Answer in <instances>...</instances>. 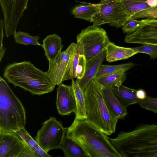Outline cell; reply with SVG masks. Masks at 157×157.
I'll list each match as a JSON object with an SVG mask.
<instances>
[{
	"label": "cell",
	"mask_w": 157,
	"mask_h": 157,
	"mask_svg": "<svg viewBox=\"0 0 157 157\" xmlns=\"http://www.w3.org/2000/svg\"><path fill=\"white\" fill-rule=\"evenodd\" d=\"M133 50L138 53L147 54L150 56L151 59H155L157 58V45L144 44L143 45L133 48Z\"/></svg>",
	"instance_id": "484cf974"
},
{
	"label": "cell",
	"mask_w": 157,
	"mask_h": 157,
	"mask_svg": "<svg viewBox=\"0 0 157 157\" xmlns=\"http://www.w3.org/2000/svg\"><path fill=\"white\" fill-rule=\"evenodd\" d=\"M83 45L81 42L75 43L72 56L70 72V79L76 78V68L77 65L80 55L83 54Z\"/></svg>",
	"instance_id": "d4e9b609"
},
{
	"label": "cell",
	"mask_w": 157,
	"mask_h": 157,
	"mask_svg": "<svg viewBox=\"0 0 157 157\" xmlns=\"http://www.w3.org/2000/svg\"><path fill=\"white\" fill-rule=\"evenodd\" d=\"M24 143L15 132L0 133V157H20Z\"/></svg>",
	"instance_id": "7c38bea8"
},
{
	"label": "cell",
	"mask_w": 157,
	"mask_h": 157,
	"mask_svg": "<svg viewBox=\"0 0 157 157\" xmlns=\"http://www.w3.org/2000/svg\"><path fill=\"white\" fill-rule=\"evenodd\" d=\"M66 133L81 145L89 157H122L107 135L86 119L75 118Z\"/></svg>",
	"instance_id": "7a4b0ae2"
},
{
	"label": "cell",
	"mask_w": 157,
	"mask_h": 157,
	"mask_svg": "<svg viewBox=\"0 0 157 157\" xmlns=\"http://www.w3.org/2000/svg\"><path fill=\"white\" fill-rule=\"evenodd\" d=\"M125 72L121 71L95 79L102 87H109L111 89L117 88L122 85L125 80Z\"/></svg>",
	"instance_id": "7402d4cb"
},
{
	"label": "cell",
	"mask_w": 157,
	"mask_h": 157,
	"mask_svg": "<svg viewBox=\"0 0 157 157\" xmlns=\"http://www.w3.org/2000/svg\"><path fill=\"white\" fill-rule=\"evenodd\" d=\"M109 139L122 157H157L156 124L139 125L131 131L120 132L115 138Z\"/></svg>",
	"instance_id": "6da1fadb"
},
{
	"label": "cell",
	"mask_w": 157,
	"mask_h": 157,
	"mask_svg": "<svg viewBox=\"0 0 157 157\" xmlns=\"http://www.w3.org/2000/svg\"><path fill=\"white\" fill-rule=\"evenodd\" d=\"M143 20H138L131 17L129 18L122 26L124 33H129L136 30L143 23Z\"/></svg>",
	"instance_id": "f1b7e54d"
},
{
	"label": "cell",
	"mask_w": 157,
	"mask_h": 157,
	"mask_svg": "<svg viewBox=\"0 0 157 157\" xmlns=\"http://www.w3.org/2000/svg\"><path fill=\"white\" fill-rule=\"evenodd\" d=\"M76 39L77 42H81L83 44V54L87 61L105 48L110 42L103 28L93 25L82 30Z\"/></svg>",
	"instance_id": "8992f818"
},
{
	"label": "cell",
	"mask_w": 157,
	"mask_h": 157,
	"mask_svg": "<svg viewBox=\"0 0 157 157\" xmlns=\"http://www.w3.org/2000/svg\"><path fill=\"white\" fill-rule=\"evenodd\" d=\"M61 122L52 117L44 122L38 131L35 140L46 152L53 149H59L67 132Z\"/></svg>",
	"instance_id": "52a82bcc"
},
{
	"label": "cell",
	"mask_w": 157,
	"mask_h": 157,
	"mask_svg": "<svg viewBox=\"0 0 157 157\" xmlns=\"http://www.w3.org/2000/svg\"><path fill=\"white\" fill-rule=\"evenodd\" d=\"M74 7L71 13L75 18H80L91 22L93 17L99 9V3H91L84 2Z\"/></svg>",
	"instance_id": "ac0fdd59"
},
{
	"label": "cell",
	"mask_w": 157,
	"mask_h": 157,
	"mask_svg": "<svg viewBox=\"0 0 157 157\" xmlns=\"http://www.w3.org/2000/svg\"><path fill=\"white\" fill-rule=\"evenodd\" d=\"M61 38L56 34L48 35L43 40L41 46L48 61L55 59L61 52L63 46Z\"/></svg>",
	"instance_id": "2e32d148"
},
{
	"label": "cell",
	"mask_w": 157,
	"mask_h": 157,
	"mask_svg": "<svg viewBox=\"0 0 157 157\" xmlns=\"http://www.w3.org/2000/svg\"><path fill=\"white\" fill-rule=\"evenodd\" d=\"M75 45V43H72L55 59L49 61L48 69L46 72L55 85L70 80L71 62Z\"/></svg>",
	"instance_id": "30bf717a"
},
{
	"label": "cell",
	"mask_w": 157,
	"mask_h": 157,
	"mask_svg": "<svg viewBox=\"0 0 157 157\" xmlns=\"http://www.w3.org/2000/svg\"><path fill=\"white\" fill-rule=\"evenodd\" d=\"M86 60L84 54L79 56L78 62L76 68L77 80H79L84 76L85 73Z\"/></svg>",
	"instance_id": "4dcf8cb0"
},
{
	"label": "cell",
	"mask_w": 157,
	"mask_h": 157,
	"mask_svg": "<svg viewBox=\"0 0 157 157\" xmlns=\"http://www.w3.org/2000/svg\"><path fill=\"white\" fill-rule=\"evenodd\" d=\"M98 12L91 23L100 26L108 24L117 28L121 27L128 18L121 0H100Z\"/></svg>",
	"instance_id": "ba28073f"
},
{
	"label": "cell",
	"mask_w": 157,
	"mask_h": 157,
	"mask_svg": "<svg viewBox=\"0 0 157 157\" xmlns=\"http://www.w3.org/2000/svg\"><path fill=\"white\" fill-rule=\"evenodd\" d=\"M29 1L0 0L6 37H9L16 31L19 21L27 8Z\"/></svg>",
	"instance_id": "9c48e42d"
},
{
	"label": "cell",
	"mask_w": 157,
	"mask_h": 157,
	"mask_svg": "<svg viewBox=\"0 0 157 157\" xmlns=\"http://www.w3.org/2000/svg\"><path fill=\"white\" fill-rule=\"evenodd\" d=\"M56 106L59 114L62 116L75 113L76 104L74 91L71 86L62 83L57 89Z\"/></svg>",
	"instance_id": "4fadbf2b"
},
{
	"label": "cell",
	"mask_w": 157,
	"mask_h": 157,
	"mask_svg": "<svg viewBox=\"0 0 157 157\" xmlns=\"http://www.w3.org/2000/svg\"><path fill=\"white\" fill-rule=\"evenodd\" d=\"M106 56L105 48L87 61L85 73L83 77L76 81L83 91L90 82L94 79Z\"/></svg>",
	"instance_id": "5bb4252c"
},
{
	"label": "cell",
	"mask_w": 157,
	"mask_h": 157,
	"mask_svg": "<svg viewBox=\"0 0 157 157\" xmlns=\"http://www.w3.org/2000/svg\"><path fill=\"white\" fill-rule=\"evenodd\" d=\"M32 150L35 157H50L52 156L46 152L38 144Z\"/></svg>",
	"instance_id": "1f68e13d"
},
{
	"label": "cell",
	"mask_w": 157,
	"mask_h": 157,
	"mask_svg": "<svg viewBox=\"0 0 157 157\" xmlns=\"http://www.w3.org/2000/svg\"><path fill=\"white\" fill-rule=\"evenodd\" d=\"M131 17L135 19L144 18L157 20V6L139 12Z\"/></svg>",
	"instance_id": "4316f807"
},
{
	"label": "cell",
	"mask_w": 157,
	"mask_h": 157,
	"mask_svg": "<svg viewBox=\"0 0 157 157\" xmlns=\"http://www.w3.org/2000/svg\"><path fill=\"white\" fill-rule=\"evenodd\" d=\"M13 35L15 42L19 44L25 45H34L41 46V44L38 42L40 38L38 36H33L27 33L22 31H16Z\"/></svg>",
	"instance_id": "cb8c5ba5"
},
{
	"label": "cell",
	"mask_w": 157,
	"mask_h": 157,
	"mask_svg": "<svg viewBox=\"0 0 157 157\" xmlns=\"http://www.w3.org/2000/svg\"><path fill=\"white\" fill-rule=\"evenodd\" d=\"M113 93L125 107L135 104H139L143 100L138 99L136 96V90L122 85L119 87L112 89Z\"/></svg>",
	"instance_id": "d6986e66"
},
{
	"label": "cell",
	"mask_w": 157,
	"mask_h": 157,
	"mask_svg": "<svg viewBox=\"0 0 157 157\" xmlns=\"http://www.w3.org/2000/svg\"><path fill=\"white\" fill-rule=\"evenodd\" d=\"M20 137L23 142L31 148H34L38 145L25 129L22 128L14 131Z\"/></svg>",
	"instance_id": "83f0119b"
},
{
	"label": "cell",
	"mask_w": 157,
	"mask_h": 157,
	"mask_svg": "<svg viewBox=\"0 0 157 157\" xmlns=\"http://www.w3.org/2000/svg\"><path fill=\"white\" fill-rule=\"evenodd\" d=\"M102 86L93 79L84 91L86 120L107 136L115 132L118 119L108 109L103 99Z\"/></svg>",
	"instance_id": "277c9868"
},
{
	"label": "cell",
	"mask_w": 157,
	"mask_h": 157,
	"mask_svg": "<svg viewBox=\"0 0 157 157\" xmlns=\"http://www.w3.org/2000/svg\"><path fill=\"white\" fill-rule=\"evenodd\" d=\"M105 49V59L109 62L127 59L138 53L132 48L120 47L111 42Z\"/></svg>",
	"instance_id": "e0dca14e"
},
{
	"label": "cell",
	"mask_w": 157,
	"mask_h": 157,
	"mask_svg": "<svg viewBox=\"0 0 157 157\" xmlns=\"http://www.w3.org/2000/svg\"><path fill=\"white\" fill-rule=\"evenodd\" d=\"M26 114L20 100L0 77V133L14 132L25 128Z\"/></svg>",
	"instance_id": "5b68a950"
},
{
	"label": "cell",
	"mask_w": 157,
	"mask_h": 157,
	"mask_svg": "<svg viewBox=\"0 0 157 157\" xmlns=\"http://www.w3.org/2000/svg\"><path fill=\"white\" fill-rule=\"evenodd\" d=\"M136 94L137 98L141 100L145 99L147 97L146 92L142 89L137 90Z\"/></svg>",
	"instance_id": "836d02e7"
},
{
	"label": "cell",
	"mask_w": 157,
	"mask_h": 157,
	"mask_svg": "<svg viewBox=\"0 0 157 157\" xmlns=\"http://www.w3.org/2000/svg\"><path fill=\"white\" fill-rule=\"evenodd\" d=\"M0 61H1L6 51V48L3 46L2 43V40L3 37V29L4 26L3 23V20H0Z\"/></svg>",
	"instance_id": "d6a6232c"
},
{
	"label": "cell",
	"mask_w": 157,
	"mask_h": 157,
	"mask_svg": "<svg viewBox=\"0 0 157 157\" xmlns=\"http://www.w3.org/2000/svg\"><path fill=\"white\" fill-rule=\"evenodd\" d=\"M3 76L14 86H19L33 95H40L52 92L56 86L46 72L29 61L9 64L5 68Z\"/></svg>",
	"instance_id": "3957f363"
},
{
	"label": "cell",
	"mask_w": 157,
	"mask_h": 157,
	"mask_svg": "<svg viewBox=\"0 0 157 157\" xmlns=\"http://www.w3.org/2000/svg\"><path fill=\"white\" fill-rule=\"evenodd\" d=\"M143 21L136 30L127 34L125 42L157 45V20L147 18Z\"/></svg>",
	"instance_id": "8fae6325"
},
{
	"label": "cell",
	"mask_w": 157,
	"mask_h": 157,
	"mask_svg": "<svg viewBox=\"0 0 157 157\" xmlns=\"http://www.w3.org/2000/svg\"><path fill=\"white\" fill-rule=\"evenodd\" d=\"M135 65V64L132 62L116 65H101L94 78H98L121 71H126Z\"/></svg>",
	"instance_id": "603a6c76"
},
{
	"label": "cell",
	"mask_w": 157,
	"mask_h": 157,
	"mask_svg": "<svg viewBox=\"0 0 157 157\" xmlns=\"http://www.w3.org/2000/svg\"><path fill=\"white\" fill-rule=\"evenodd\" d=\"M59 149L63 151L66 157H89L79 144L66 136L62 141Z\"/></svg>",
	"instance_id": "ffe728a7"
},
{
	"label": "cell",
	"mask_w": 157,
	"mask_h": 157,
	"mask_svg": "<svg viewBox=\"0 0 157 157\" xmlns=\"http://www.w3.org/2000/svg\"><path fill=\"white\" fill-rule=\"evenodd\" d=\"M71 86L72 87L75 98L76 110L75 118L86 119L85 98L84 92L81 89L76 81L72 79Z\"/></svg>",
	"instance_id": "44dd1931"
},
{
	"label": "cell",
	"mask_w": 157,
	"mask_h": 157,
	"mask_svg": "<svg viewBox=\"0 0 157 157\" xmlns=\"http://www.w3.org/2000/svg\"><path fill=\"white\" fill-rule=\"evenodd\" d=\"M139 104L141 108L157 113V98L147 96Z\"/></svg>",
	"instance_id": "f546056e"
},
{
	"label": "cell",
	"mask_w": 157,
	"mask_h": 157,
	"mask_svg": "<svg viewBox=\"0 0 157 157\" xmlns=\"http://www.w3.org/2000/svg\"><path fill=\"white\" fill-rule=\"evenodd\" d=\"M102 92L105 103L112 114L118 119L124 118L128 114L127 107L119 101L112 89L102 86Z\"/></svg>",
	"instance_id": "9a60e30c"
}]
</instances>
